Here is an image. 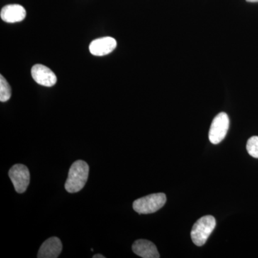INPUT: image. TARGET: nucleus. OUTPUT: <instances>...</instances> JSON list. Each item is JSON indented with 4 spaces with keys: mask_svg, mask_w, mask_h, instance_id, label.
Returning a JSON list of instances; mask_svg holds the SVG:
<instances>
[{
    "mask_svg": "<svg viewBox=\"0 0 258 258\" xmlns=\"http://www.w3.org/2000/svg\"><path fill=\"white\" fill-rule=\"evenodd\" d=\"M134 253L143 258L160 257L155 244L147 240H138L132 245Z\"/></svg>",
    "mask_w": 258,
    "mask_h": 258,
    "instance_id": "nucleus-10",
    "label": "nucleus"
},
{
    "mask_svg": "<svg viewBox=\"0 0 258 258\" xmlns=\"http://www.w3.org/2000/svg\"><path fill=\"white\" fill-rule=\"evenodd\" d=\"M247 150L251 157L258 159V137H252L248 139Z\"/></svg>",
    "mask_w": 258,
    "mask_h": 258,
    "instance_id": "nucleus-12",
    "label": "nucleus"
},
{
    "mask_svg": "<svg viewBox=\"0 0 258 258\" xmlns=\"http://www.w3.org/2000/svg\"><path fill=\"white\" fill-rule=\"evenodd\" d=\"M229 124L230 120L227 113L222 112L215 116L209 132V139L212 144H218L223 141L228 132Z\"/></svg>",
    "mask_w": 258,
    "mask_h": 258,
    "instance_id": "nucleus-4",
    "label": "nucleus"
},
{
    "mask_svg": "<svg viewBox=\"0 0 258 258\" xmlns=\"http://www.w3.org/2000/svg\"><path fill=\"white\" fill-rule=\"evenodd\" d=\"M26 10L22 5H8L1 10L2 20L8 23H15L23 21L26 17Z\"/></svg>",
    "mask_w": 258,
    "mask_h": 258,
    "instance_id": "nucleus-9",
    "label": "nucleus"
},
{
    "mask_svg": "<svg viewBox=\"0 0 258 258\" xmlns=\"http://www.w3.org/2000/svg\"><path fill=\"white\" fill-rule=\"evenodd\" d=\"M89 166L86 161H75L69 169V176L64 188L69 193L79 192L87 182Z\"/></svg>",
    "mask_w": 258,
    "mask_h": 258,
    "instance_id": "nucleus-1",
    "label": "nucleus"
},
{
    "mask_svg": "<svg viewBox=\"0 0 258 258\" xmlns=\"http://www.w3.org/2000/svg\"><path fill=\"white\" fill-rule=\"evenodd\" d=\"M11 95V87L7 80L1 75L0 76V101H9Z\"/></svg>",
    "mask_w": 258,
    "mask_h": 258,
    "instance_id": "nucleus-11",
    "label": "nucleus"
},
{
    "mask_svg": "<svg viewBox=\"0 0 258 258\" xmlns=\"http://www.w3.org/2000/svg\"><path fill=\"white\" fill-rule=\"evenodd\" d=\"M9 176L18 193H23L28 189L30 174L28 167L23 164H15L10 169Z\"/></svg>",
    "mask_w": 258,
    "mask_h": 258,
    "instance_id": "nucleus-5",
    "label": "nucleus"
},
{
    "mask_svg": "<svg viewBox=\"0 0 258 258\" xmlns=\"http://www.w3.org/2000/svg\"><path fill=\"white\" fill-rule=\"evenodd\" d=\"M166 202L165 194H152L134 201L133 208L134 211L142 215L152 214L162 208Z\"/></svg>",
    "mask_w": 258,
    "mask_h": 258,
    "instance_id": "nucleus-3",
    "label": "nucleus"
},
{
    "mask_svg": "<svg viewBox=\"0 0 258 258\" xmlns=\"http://www.w3.org/2000/svg\"><path fill=\"white\" fill-rule=\"evenodd\" d=\"M216 227V220L211 215L203 217L194 225L191 232V240L197 246H203Z\"/></svg>",
    "mask_w": 258,
    "mask_h": 258,
    "instance_id": "nucleus-2",
    "label": "nucleus"
},
{
    "mask_svg": "<svg viewBox=\"0 0 258 258\" xmlns=\"http://www.w3.org/2000/svg\"><path fill=\"white\" fill-rule=\"evenodd\" d=\"M31 74L35 82L45 87H52L57 82L55 74L43 64H35L32 68Z\"/></svg>",
    "mask_w": 258,
    "mask_h": 258,
    "instance_id": "nucleus-6",
    "label": "nucleus"
},
{
    "mask_svg": "<svg viewBox=\"0 0 258 258\" xmlns=\"http://www.w3.org/2000/svg\"><path fill=\"white\" fill-rule=\"evenodd\" d=\"M117 42L111 37H101L93 40L90 44L89 50L91 53L95 56L108 55L115 50Z\"/></svg>",
    "mask_w": 258,
    "mask_h": 258,
    "instance_id": "nucleus-7",
    "label": "nucleus"
},
{
    "mask_svg": "<svg viewBox=\"0 0 258 258\" xmlns=\"http://www.w3.org/2000/svg\"><path fill=\"white\" fill-rule=\"evenodd\" d=\"M62 245L60 239L50 237L42 244L37 253L38 258H57L62 252Z\"/></svg>",
    "mask_w": 258,
    "mask_h": 258,
    "instance_id": "nucleus-8",
    "label": "nucleus"
},
{
    "mask_svg": "<svg viewBox=\"0 0 258 258\" xmlns=\"http://www.w3.org/2000/svg\"><path fill=\"white\" fill-rule=\"evenodd\" d=\"M248 3H258V0H246Z\"/></svg>",
    "mask_w": 258,
    "mask_h": 258,
    "instance_id": "nucleus-14",
    "label": "nucleus"
},
{
    "mask_svg": "<svg viewBox=\"0 0 258 258\" xmlns=\"http://www.w3.org/2000/svg\"><path fill=\"white\" fill-rule=\"evenodd\" d=\"M93 258H105V256L102 255L101 254H96L93 256Z\"/></svg>",
    "mask_w": 258,
    "mask_h": 258,
    "instance_id": "nucleus-13",
    "label": "nucleus"
}]
</instances>
